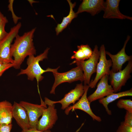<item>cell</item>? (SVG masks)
I'll return each instance as SVG.
<instances>
[{"label":"cell","mask_w":132,"mask_h":132,"mask_svg":"<svg viewBox=\"0 0 132 132\" xmlns=\"http://www.w3.org/2000/svg\"><path fill=\"white\" fill-rule=\"evenodd\" d=\"M132 72V60L128 61L125 67L122 70L117 72H113L110 70L109 79L114 93L120 91L122 87L124 86L127 80L131 77Z\"/></svg>","instance_id":"5"},{"label":"cell","mask_w":132,"mask_h":132,"mask_svg":"<svg viewBox=\"0 0 132 132\" xmlns=\"http://www.w3.org/2000/svg\"><path fill=\"white\" fill-rule=\"evenodd\" d=\"M84 91V86L81 83L77 84L74 89L71 90L66 94L61 100L54 101L45 97L44 102L46 105L48 103L55 104L60 103L61 105V109L64 110L69 107L71 104L74 105L76 101L78 100L83 95Z\"/></svg>","instance_id":"9"},{"label":"cell","mask_w":132,"mask_h":132,"mask_svg":"<svg viewBox=\"0 0 132 132\" xmlns=\"http://www.w3.org/2000/svg\"><path fill=\"white\" fill-rule=\"evenodd\" d=\"M50 48H47L42 53L35 57L34 55L29 56L27 61V66L24 69H21L18 75L26 74L28 79L33 81L34 78L37 80L38 84L44 78L42 76L44 73L47 72H53L57 71L59 67L55 69L48 67L46 70L42 69L39 65V62L44 59L47 58V55Z\"/></svg>","instance_id":"2"},{"label":"cell","mask_w":132,"mask_h":132,"mask_svg":"<svg viewBox=\"0 0 132 132\" xmlns=\"http://www.w3.org/2000/svg\"><path fill=\"white\" fill-rule=\"evenodd\" d=\"M6 24H0V42L6 35L8 33L5 31V27Z\"/></svg>","instance_id":"25"},{"label":"cell","mask_w":132,"mask_h":132,"mask_svg":"<svg viewBox=\"0 0 132 132\" xmlns=\"http://www.w3.org/2000/svg\"><path fill=\"white\" fill-rule=\"evenodd\" d=\"M13 66L12 63L5 64L0 67V77L5 71Z\"/></svg>","instance_id":"26"},{"label":"cell","mask_w":132,"mask_h":132,"mask_svg":"<svg viewBox=\"0 0 132 132\" xmlns=\"http://www.w3.org/2000/svg\"><path fill=\"white\" fill-rule=\"evenodd\" d=\"M12 117L22 130L30 128L29 119L26 110L15 101L12 105Z\"/></svg>","instance_id":"15"},{"label":"cell","mask_w":132,"mask_h":132,"mask_svg":"<svg viewBox=\"0 0 132 132\" xmlns=\"http://www.w3.org/2000/svg\"><path fill=\"white\" fill-rule=\"evenodd\" d=\"M84 91L82 96L76 103L66 109L65 113L66 115H68L71 110L73 111L75 110L79 109L88 114L93 120L100 122L101 121V118L95 115L92 112L90 107V103L87 99V95L89 86L87 84H84Z\"/></svg>","instance_id":"11"},{"label":"cell","mask_w":132,"mask_h":132,"mask_svg":"<svg viewBox=\"0 0 132 132\" xmlns=\"http://www.w3.org/2000/svg\"><path fill=\"white\" fill-rule=\"evenodd\" d=\"M22 26L19 22L11 28L6 35L0 42V60L5 64L12 63L13 59L11 54V43L18 34Z\"/></svg>","instance_id":"4"},{"label":"cell","mask_w":132,"mask_h":132,"mask_svg":"<svg viewBox=\"0 0 132 132\" xmlns=\"http://www.w3.org/2000/svg\"><path fill=\"white\" fill-rule=\"evenodd\" d=\"M116 132H132V127L125 125L122 121L121 122Z\"/></svg>","instance_id":"22"},{"label":"cell","mask_w":132,"mask_h":132,"mask_svg":"<svg viewBox=\"0 0 132 132\" xmlns=\"http://www.w3.org/2000/svg\"><path fill=\"white\" fill-rule=\"evenodd\" d=\"M46 105L48 107L44 110L41 117L37 124V129L41 131H45L52 129L58 119L55 104L48 103Z\"/></svg>","instance_id":"8"},{"label":"cell","mask_w":132,"mask_h":132,"mask_svg":"<svg viewBox=\"0 0 132 132\" xmlns=\"http://www.w3.org/2000/svg\"><path fill=\"white\" fill-rule=\"evenodd\" d=\"M124 123L128 126L132 127V113L126 111L124 117Z\"/></svg>","instance_id":"23"},{"label":"cell","mask_w":132,"mask_h":132,"mask_svg":"<svg viewBox=\"0 0 132 132\" xmlns=\"http://www.w3.org/2000/svg\"><path fill=\"white\" fill-rule=\"evenodd\" d=\"M12 127L11 123L9 124H0V132H11Z\"/></svg>","instance_id":"24"},{"label":"cell","mask_w":132,"mask_h":132,"mask_svg":"<svg viewBox=\"0 0 132 132\" xmlns=\"http://www.w3.org/2000/svg\"><path fill=\"white\" fill-rule=\"evenodd\" d=\"M99 57V52L98 47L96 45L93 51L91 56L86 61L76 62L75 63L77 65L81 68L85 77L84 84L88 85L92 75L96 72V66Z\"/></svg>","instance_id":"6"},{"label":"cell","mask_w":132,"mask_h":132,"mask_svg":"<svg viewBox=\"0 0 132 132\" xmlns=\"http://www.w3.org/2000/svg\"><path fill=\"white\" fill-rule=\"evenodd\" d=\"M69 6L70 11L69 14L66 17H63L62 22L57 24L55 28L57 35L61 32L70 23L72 20L77 16L76 13L73 10V8L76 5V3H72L71 0H67Z\"/></svg>","instance_id":"20"},{"label":"cell","mask_w":132,"mask_h":132,"mask_svg":"<svg viewBox=\"0 0 132 132\" xmlns=\"http://www.w3.org/2000/svg\"><path fill=\"white\" fill-rule=\"evenodd\" d=\"M117 106L120 109H123L132 113V101L131 99H121L118 100Z\"/></svg>","instance_id":"21"},{"label":"cell","mask_w":132,"mask_h":132,"mask_svg":"<svg viewBox=\"0 0 132 132\" xmlns=\"http://www.w3.org/2000/svg\"><path fill=\"white\" fill-rule=\"evenodd\" d=\"M5 64H4L0 60V67L1 66H3Z\"/></svg>","instance_id":"29"},{"label":"cell","mask_w":132,"mask_h":132,"mask_svg":"<svg viewBox=\"0 0 132 132\" xmlns=\"http://www.w3.org/2000/svg\"><path fill=\"white\" fill-rule=\"evenodd\" d=\"M8 22L7 18L0 11V24H5Z\"/></svg>","instance_id":"28"},{"label":"cell","mask_w":132,"mask_h":132,"mask_svg":"<svg viewBox=\"0 0 132 132\" xmlns=\"http://www.w3.org/2000/svg\"><path fill=\"white\" fill-rule=\"evenodd\" d=\"M105 2L103 0H83L76 12L78 15L84 12L90 13L94 16L103 11Z\"/></svg>","instance_id":"16"},{"label":"cell","mask_w":132,"mask_h":132,"mask_svg":"<svg viewBox=\"0 0 132 132\" xmlns=\"http://www.w3.org/2000/svg\"><path fill=\"white\" fill-rule=\"evenodd\" d=\"M19 104L26 110L28 115L30 128L37 129L39 118L42 116L44 110L47 108L44 102L41 99L40 105L33 104L24 101H21Z\"/></svg>","instance_id":"10"},{"label":"cell","mask_w":132,"mask_h":132,"mask_svg":"<svg viewBox=\"0 0 132 132\" xmlns=\"http://www.w3.org/2000/svg\"><path fill=\"white\" fill-rule=\"evenodd\" d=\"M12 105L5 100L0 101V124L11 123Z\"/></svg>","instance_id":"17"},{"label":"cell","mask_w":132,"mask_h":132,"mask_svg":"<svg viewBox=\"0 0 132 132\" xmlns=\"http://www.w3.org/2000/svg\"><path fill=\"white\" fill-rule=\"evenodd\" d=\"M132 89L119 92L113 93L99 100V103L102 104L105 108L107 113L109 115L112 114L111 111L108 108V104L124 96H132Z\"/></svg>","instance_id":"18"},{"label":"cell","mask_w":132,"mask_h":132,"mask_svg":"<svg viewBox=\"0 0 132 132\" xmlns=\"http://www.w3.org/2000/svg\"><path fill=\"white\" fill-rule=\"evenodd\" d=\"M120 0H107L105 2L103 17L106 19H128L132 20L131 17L122 14L119 9Z\"/></svg>","instance_id":"14"},{"label":"cell","mask_w":132,"mask_h":132,"mask_svg":"<svg viewBox=\"0 0 132 132\" xmlns=\"http://www.w3.org/2000/svg\"><path fill=\"white\" fill-rule=\"evenodd\" d=\"M130 38V36H127L123 47L116 54L112 55L110 52L106 51V54L108 55L111 58L112 62L111 70L113 72H117L122 70L123 65L127 61L132 60V56L128 55L125 52L126 45Z\"/></svg>","instance_id":"13"},{"label":"cell","mask_w":132,"mask_h":132,"mask_svg":"<svg viewBox=\"0 0 132 132\" xmlns=\"http://www.w3.org/2000/svg\"><path fill=\"white\" fill-rule=\"evenodd\" d=\"M109 77V75H106L100 79L96 90L87 97L90 102L100 99L114 93L112 86L108 84Z\"/></svg>","instance_id":"12"},{"label":"cell","mask_w":132,"mask_h":132,"mask_svg":"<svg viewBox=\"0 0 132 132\" xmlns=\"http://www.w3.org/2000/svg\"><path fill=\"white\" fill-rule=\"evenodd\" d=\"M77 48V50L73 52L74 54L71 58V59H75V60L70 64H74L76 62L87 60L92 55L93 51L88 44H81L78 45Z\"/></svg>","instance_id":"19"},{"label":"cell","mask_w":132,"mask_h":132,"mask_svg":"<svg viewBox=\"0 0 132 132\" xmlns=\"http://www.w3.org/2000/svg\"><path fill=\"white\" fill-rule=\"evenodd\" d=\"M99 51V57L96 66V76L94 79L91 80L88 85L89 88H91L95 87L98 82L104 76L109 75L110 68L112 66L111 60L107 59L104 44L101 45Z\"/></svg>","instance_id":"7"},{"label":"cell","mask_w":132,"mask_h":132,"mask_svg":"<svg viewBox=\"0 0 132 132\" xmlns=\"http://www.w3.org/2000/svg\"><path fill=\"white\" fill-rule=\"evenodd\" d=\"M55 77V81L50 93L55 94V90L60 84L65 82L71 83L74 81H84L85 77L83 70L78 66L64 73H60L56 71L53 72Z\"/></svg>","instance_id":"3"},{"label":"cell","mask_w":132,"mask_h":132,"mask_svg":"<svg viewBox=\"0 0 132 132\" xmlns=\"http://www.w3.org/2000/svg\"><path fill=\"white\" fill-rule=\"evenodd\" d=\"M36 28L25 33L22 36L18 34L15 37L11 49V56L14 58L13 67L19 69L27 56L36 54V51L33 42L34 34Z\"/></svg>","instance_id":"1"},{"label":"cell","mask_w":132,"mask_h":132,"mask_svg":"<svg viewBox=\"0 0 132 132\" xmlns=\"http://www.w3.org/2000/svg\"><path fill=\"white\" fill-rule=\"evenodd\" d=\"M21 132H52L50 130H48L45 131H41L37 130V129H35L32 128L22 130Z\"/></svg>","instance_id":"27"}]
</instances>
